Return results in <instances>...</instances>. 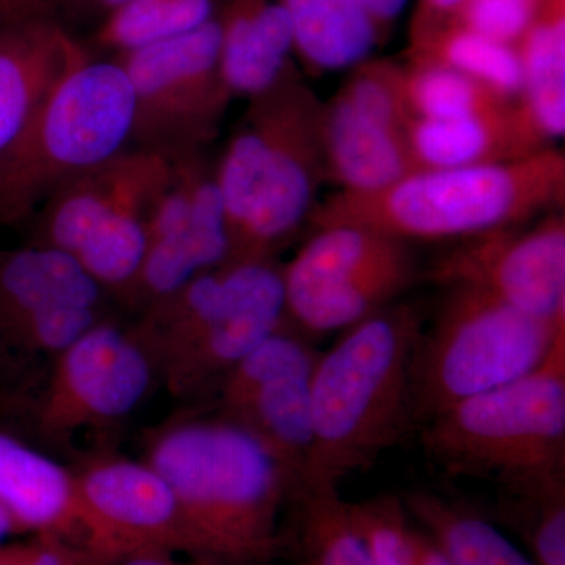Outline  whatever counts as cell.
I'll use <instances>...</instances> for the list:
<instances>
[{"label": "cell", "instance_id": "obj_1", "mask_svg": "<svg viewBox=\"0 0 565 565\" xmlns=\"http://www.w3.org/2000/svg\"><path fill=\"white\" fill-rule=\"evenodd\" d=\"M177 498L191 556L206 565H266L280 553L282 505L294 489L247 429L195 419L156 435L147 459Z\"/></svg>", "mask_w": 565, "mask_h": 565}, {"label": "cell", "instance_id": "obj_2", "mask_svg": "<svg viewBox=\"0 0 565 565\" xmlns=\"http://www.w3.org/2000/svg\"><path fill=\"white\" fill-rule=\"evenodd\" d=\"M423 329L414 305H388L319 353L310 381L313 445L299 490L340 489L414 426V362Z\"/></svg>", "mask_w": 565, "mask_h": 565}, {"label": "cell", "instance_id": "obj_3", "mask_svg": "<svg viewBox=\"0 0 565 565\" xmlns=\"http://www.w3.org/2000/svg\"><path fill=\"white\" fill-rule=\"evenodd\" d=\"M564 195V152L550 147L511 161L416 170L379 191H340L308 223L360 226L405 244L465 241L537 221Z\"/></svg>", "mask_w": 565, "mask_h": 565}, {"label": "cell", "instance_id": "obj_4", "mask_svg": "<svg viewBox=\"0 0 565 565\" xmlns=\"http://www.w3.org/2000/svg\"><path fill=\"white\" fill-rule=\"evenodd\" d=\"M250 99L215 167L228 233L226 262H270L310 221L326 177L322 104L310 88L288 73Z\"/></svg>", "mask_w": 565, "mask_h": 565}, {"label": "cell", "instance_id": "obj_5", "mask_svg": "<svg viewBox=\"0 0 565 565\" xmlns=\"http://www.w3.org/2000/svg\"><path fill=\"white\" fill-rule=\"evenodd\" d=\"M423 446L446 473L505 493L565 482V333L541 366L468 397L423 424Z\"/></svg>", "mask_w": 565, "mask_h": 565}, {"label": "cell", "instance_id": "obj_6", "mask_svg": "<svg viewBox=\"0 0 565 565\" xmlns=\"http://www.w3.org/2000/svg\"><path fill=\"white\" fill-rule=\"evenodd\" d=\"M132 125L131 82L120 63L82 52L0 156V217L31 214L73 178L128 150Z\"/></svg>", "mask_w": 565, "mask_h": 565}, {"label": "cell", "instance_id": "obj_7", "mask_svg": "<svg viewBox=\"0 0 565 565\" xmlns=\"http://www.w3.org/2000/svg\"><path fill=\"white\" fill-rule=\"evenodd\" d=\"M285 323L281 269L226 262L151 305L139 334L174 393H191L230 370Z\"/></svg>", "mask_w": 565, "mask_h": 565}, {"label": "cell", "instance_id": "obj_8", "mask_svg": "<svg viewBox=\"0 0 565 565\" xmlns=\"http://www.w3.org/2000/svg\"><path fill=\"white\" fill-rule=\"evenodd\" d=\"M440 311L423 329L414 362L415 424L541 366L565 322L523 313L473 286H448Z\"/></svg>", "mask_w": 565, "mask_h": 565}, {"label": "cell", "instance_id": "obj_9", "mask_svg": "<svg viewBox=\"0 0 565 565\" xmlns=\"http://www.w3.org/2000/svg\"><path fill=\"white\" fill-rule=\"evenodd\" d=\"M418 275L408 244L360 226L316 228L281 267L285 319L305 337L345 330L388 307Z\"/></svg>", "mask_w": 565, "mask_h": 565}, {"label": "cell", "instance_id": "obj_10", "mask_svg": "<svg viewBox=\"0 0 565 565\" xmlns=\"http://www.w3.org/2000/svg\"><path fill=\"white\" fill-rule=\"evenodd\" d=\"M221 39L215 18L115 57L131 82V148L177 159L214 139L232 99L221 76Z\"/></svg>", "mask_w": 565, "mask_h": 565}, {"label": "cell", "instance_id": "obj_11", "mask_svg": "<svg viewBox=\"0 0 565 565\" xmlns=\"http://www.w3.org/2000/svg\"><path fill=\"white\" fill-rule=\"evenodd\" d=\"M412 117L403 68L360 63L343 87L322 104L326 177L345 192H373L416 172L408 150Z\"/></svg>", "mask_w": 565, "mask_h": 565}, {"label": "cell", "instance_id": "obj_12", "mask_svg": "<svg viewBox=\"0 0 565 565\" xmlns=\"http://www.w3.org/2000/svg\"><path fill=\"white\" fill-rule=\"evenodd\" d=\"M318 355L305 334L281 326L223 377L225 418L273 452L291 481L292 497L313 445L310 381Z\"/></svg>", "mask_w": 565, "mask_h": 565}, {"label": "cell", "instance_id": "obj_13", "mask_svg": "<svg viewBox=\"0 0 565 565\" xmlns=\"http://www.w3.org/2000/svg\"><path fill=\"white\" fill-rule=\"evenodd\" d=\"M74 544L92 559L191 555L177 498L145 460H98L74 475Z\"/></svg>", "mask_w": 565, "mask_h": 565}, {"label": "cell", "instance_id": "obj_14", "mask_svg": "<svg viewBox=\"0 0 565 565\" xmlns=\"http://www.w3.org/2000/svg\"><path fill=\"white\" fill-rule=\"evenodd\" d=\"M557 212L534 225L465 239L427 277L445 288L473 286L534 318L565 322V218Z\"/></svg>", "mask_w": 565, "mask_h": 565}, {"label": "cell", "instance_id": "obj_15", "mask_svg": "<svg viewBox=\"0 0 565 565\" xmlns=\"http://www.w3.org/2000/svg\"><path fill=\"white\" fill-rule=\"evenodd\" d=\"M154 363L137 334L96 322L58 353L43 405L51 434L117 422L151 385Z\"/></svg>", "mask_w": 565, "mask_h": 565}, {"label": "cell", "instance_id": "obj_16", "mask_svg": "<svg viewBox=\"0 0 565 565\" xmlns=\"http://www.w3.org/2000/svg\"><path fill=\"white\" fill-rule=\"evenodd\" d=\"M84 51L47 18L13 20L0 29V156Z\"/></svg>", "mask_w": 565, "mask_h": 565}, {"label": "cell", "instance_id": "obj_17", "mask_svg": "<svg viewBox=\"0 0 565 565\" xmlns=\"http://www.w3.org/2000/svg\"><path fill=\"white\" fill-rule=\"evenodd\" d=\"M159 152L132 148L131 167L117 203L74 258L102 288L131 285L147 252L148 212L170 170Z\"/></svg>", "mask_w": 565, "mask_h": 565}, {"label": "cell", "instance_id": "obj_18", "mask_svg": "<svg viewBox=\"0 0 565 565\" xmlns=\"http://www.w3.org/2000/svg\"><path fill=\"white\" fill-rule=\"evenodd\" d=\"M221 22V76L233 96L273 88L289 73L294 35L280 0H228Z\"/></svg>", "mask_w": 565, "mask_h": 565}, {"label": "cell", "instance_id": "obj_19", "mask_svg": "<svg viewBox=\"0 0 565 565\" xmlns=\"http://www.w3.org/2000/svg\"><path fill=\"white\" fill-rule=\"evenodd\" d=\"M407 140L416 170L484 166L550 148L534 139L516 103L508 109L452 120L415 118Z\"/></svg>", "mask_w": 565, "mask_h": 565}, {"label": "cell", "instance_id": "obj_20", "mask_svg": "<svg viewBox=\"0 0 565 565\" xmlns=\"http://www.w3.org/2000/svg\"><path fill=\"white\" fill-rule=\"evenodd\" d=\"M0 504L18 531L76 535L74 473L50 457L0 434ZM76 545V544H74Z\"/></svg>", "mask_w": 565, "mask_h": 565}, {"label": "cell", "instance_id": "obj_21", "mask_svg": "<svg viewBox=\"0 0 565 565\" xmlns=\"http://www.w3.org/2000/svg\"><path fill=\"white\" fill-rule=\"evenodd\" d=\"M515 50L523 73L516 107L534 139L552 147L565 132L564 0H544Z\"/></svg>", "mask_w": 565, "mask_h": 565}, {"label": "cell", "instance_id": "obj_22", "mask_svg": "<svg viewBox=\"0 0 565 565\" xmlns=\"http://www.w3.org/2000/svg\"><path fill=\"white\" fill-rule=\"evenodd\" d=\"M102 289L74 256L47 245L0 264V307L13 323L58 305L98 308Z\"/></svg>", "mask_w": 565, "mask_h": 565}, {"label": "cell", "instance_id": "obj_23", "mask_svg": "<svg viewBox=\"0 0 565 565\" xmlns=\"http://www.w3.org/2000/svg\"><path fill=\"white\" fill-rule=\"evenodd\" d=\"M291 20L294 51L311 68H355L377 43V21L356 0H280Z\"/></svg>", "mask_w": 565, "mask_h": 565}, {"label": "cell", "instance_id": "obj_24", "mask_svg": "<svg viewBox=\"0 0 565 565\" xmlns=\"http://www.w3.org/2000/svg\"><path fill=\"white\" fill-rule=\"evenodd\" d=\"M403 501L451 565H537L493 522L459 501L427 490L408 492Z\"/></svg>", "mask_w": 565, "mask_h": 565}, {"label": "cell", "instance_id": "obj_25", "mask_svg": "<svg viewBox=\"0 0 565 565\" xmlns=\"http://www.w3.org/2000/svg\"><path fill=\"white\" fill-rule=\"evenodd\" d=\"M131 158L128 148L52 193L41 210L40 245L76 256L117 203Z\"/></svg>", "mask_w": 565, "mask_h": 565}, {"label": "cell", "instance_id": "obj_26", "mask_svg": "<svg viewBox=\"0 0 565 565\" xmlns=\"http://www.w3.org/2000/svg\"><path fill=\"white\" fill-rule=\"evenodd\" d=\"M416 61L449 66L511 102L516 103L522 96V63L515 46L459 25L451 24L441 32L419 36Z\"/></svg>", "mask_w": 565, "mask_h": 565}, {"label": "cell", "instance_id": "obj_27", "mask_svg": "<svg viewBox=\"0 0 565 565\" xmlns=\"http://www.w3.org/2000/svg\"><path fill=\"white\" fill-rule=\"evenodd\" d=\"M297 541L303 565H374L340 489H302Z\"/></svg>", "mask_w": 565, "mask_h": 565}, {"label": "cell", "instance_id": "obj_28", "mask_svg": "<svg viewBox=\"0 0 565 565\" xmlns=\"http://www.w3.org/2000/svg\"><path fill=\"white\" fill-rule=\"evenodd\" d=\"M403 90L412 120L473 117L515 104L459 71L427 61L403 68Z\"/></svg>", "mask_w": 565, "mask_h": 565}, {"label": "cell", "instance_id": "obj_29", "mask_svg": "<svg viewBox=\"0 0 565 565\" xmlns=\"http://www.w3.org/2000/svg\"><path fill=\"white\" fill-rule=\"evenodd\" d=\"M218 0H131L104 18L96 40L122 54L196 31L217 18Z\"/></svg>", "mask_w": 565, "mask_h": 565}, {"label": "cell", "instance_id": "obj_30", "mask_svg": "<svg viewBox=\"0 0 565 565\" xmlns=\"http://www.w3.org/2000/svg\"><path fill=\"white\" fill-rule=\"evenodd\" d=\"M511 516L537 565H565V482L509 493Z\"/></svg>", "mask_w": 565, "mask_h": 565}, {"label": "cell", "instance_id": "obj_31", "mask_svg": "<svg viewBox=\"0 0 565 565\" xmlns=\"http://www.w3.org/2000/svg\"><path fill=\"white\" fill-rule=\"evenodd\" d=\"M351 512L374 565H416L412 550L415 522L403 498L381 494L351 503Z\"/></svg>", "mask_w": 565, "mask_h": 565}, {"label": "cell", "instance_id": "obj_32", "mask_svg": "<svg viewBox=\"0 0 565 565\" xmlns=\"http://www.w3.org/2000/svg\"><path fill=\"white\" fill-rule=\"evenodd\" d=\"M544 0H468L452 24L515 46L533 24Z\"/></svg>", "mask_w": 565, "mask_h": 565}, {"label": "cell", "instance_id": "obj_33", "mask_svg": "<svg viewBox=\"0 0 565 565\" xmlns=\"http://www.w3.org/2000/svg\"><path fill=\"white\" fill-rule=\"evenodd\" d=\"M98 322L96 308L58 305L28 316L14 323L29 345L41 352L58 353L68 349Z\"/></svg>", "mask_w": 565, "mask_h": 565}, {"label": "cell", "instance_id": "obj_34", "mask_svg": "<svg viewBox=\"0 0 565 565\" xmlns=\"http://www.w3.org/2000/svg\"><path fill=\"white\" fill-rule=\"evenodd\" d=\"M79 546L62 537L33 534L31 541L0 544V565H92Z\"/></svg>", "mask_w": 565, "mask_h": 565}, {"label": "cell", "instance_id": "obj_35", "mask_svg": "<svg viewBox=\"0 0 565 565\" xmlns=\"http://www.w3.org/2000/svg\"><path fill=\"white\" fill-rule=\"evenodd\" d=\"M379 24L394 20L408 0H356Z\"/></svg>", "mask_w": 565, "mask_h": 565}, {"label": "cell", "instance_id": "obj_36", "mask_svg": "<svg viewBox=\"0 0 565 565\" xmlns=\"http://www.w3.org/2000/svg\"><path fill=\"white\" fill-rule=\"evenodd\" d=\"M0 2L13 11L14 20H29V18H44L41 10L54 0H0Z\"/></svg>", "mask_w": 565, "mask_h": 565}, {"label": "cell", "instance_id": "obj_37", "mask_svg": "<svg viewBox=\"0 0 565 565\" xmlns=\"http://www.w3.org/2000/svg\"><path fill=\"white\" fill-rule=\"evenodd\" d=\"M468 0H423L427 17H455L460 7Z\"/></svg>", "mask_w": 565, "mask_h": 565}, {"label": "cell", "instance_id": "obj_38", "mask_svg": "<svg viewBox=\"0 0 565 565\" xmlns=\"http://www.w3.org/2000/svg\"><path fill=\"white\" fill-rule=\"evenodd\" d=\"M103 565H180L172 555H140L126 557V559L114 561V563H102Z\"/></svg>", "mask_w": 565, "mask_h": 565}, {"label": "cell", "instance_id": "obj_39", "mask_svg": "<svg viewBox=\"0 0 565 565\" xmlns=\"http://www.w3.org/2000/svg\"><path fill=\"white\" fill-rule=\"evenodd\" d=\"M128 2H131V0H85V3H87L88 7H92V10L102 11V13H104V18L111 13V11L120 9V7Z\"/></svg>", "mask_w": 565, "mask_h": 565}, {"label": "cell", "instance_id": "obj_40", "mask_svg": "<svg viewBox=\"0 0 565 565\" xmlns=\"http://www.w3.org/2000/svg\"><path fill=\"white\" fill-rule=\"evenodd\" d=\"M13 531H18L17 525H14L13 519H11L7 509L0 504V544H2L3 539L10 533H13Z\"/></svg>", "mask_w": 565, "mask_h": 565}, {"label": "cell", "instance_id": "obj_41", "mask_svg": "<svg viewBox=\"0 0 565 565\" xmlns=\"http://www.w3.org/2000/svg\"><path fill=\"white\" fill-rule=\"evenodd\" d=\"M92 565H102V563H98V561L93 559Z\"/></svg>", "mask_w": 565, "mask_h": 565}]
</instances>
